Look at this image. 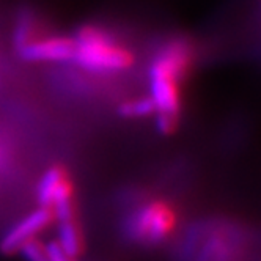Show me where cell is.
Here are the masks:
<instances>
[{
	"label": "cell",
	"instance_id": "obj_3",
	"mask_svg": "<svg viewBox=\"0 0 261 261\" xmlns=\"http://www.w3.org/2000/svg\"><path fill=\"white\" fill-rule=\"evenodd\" d=\"M178 223L176 208L164 198H150L136 204L124 219L127 239L136 244L153 247L167 241Z\"/></svg>",
	"mask_w": 261,
	"mask_h": 261
},
{
	"label": "cell",
	"instance_id": "obj_6",
	"mask_svg": "<svg viewBox=\"0 0 261 261\" xmlns=\"http://www.w3.org/2000/svg\"><path fill=\"white\" fill-rule=\"evenodd\" d=\"M55 222V216L49 208H36L35 211L29 213L25 217L17 220L14 225L4 234L0 239V253L4 255H14L17 253L24 244L29 241L36 239L43 230Z\"/></svg>",
	"mask_w": 261,
	"mask_h": 261
},
{
	"label": "cell",
	"instance_id": "obj_9",
	"mask_svg": "<svg viewBox=\"0 0 261 261\" xmlns=\"http://www.w3.org/2000/svg\"><path fill=\"white\" fill-rule=\"evenodd\" d=\"M19 252L24 255L27 261H52L49 250H47V244H43L38 239L29 241L27 244L22 246Z\"/></svg>",
	"mask_w": 261,
	"mask_h": 261
},
{
	"label": "cell",
	"instance_id": "obj_2",
	"mask_svg": "<svg viewBox=\"0 0 261 261\" xmlns=\"http://www.w3.org/2000/svg\"><path fill=\"white\" fill-rule=\"evenodd\" d=\"M72 63L93 74H118L133 68L136 57L110 30L87 24L72 36Z\"/></svg>",
	"mask_w": 261,
	"mask_h": 261
},
{
	"label": "cell",
	"instance_id": "obj_10",
	"mask_svg": "<svg viewBox=\"0 0 261 261\" xmlns=\"http://www.w3.org/2000/svg\"><path fill=\"white\" fill-rule=\"evenodd\" d=\"M47 250H49V255H50L52 261H77L76 258L68 256V255L62 250V247L57 244V241L49 242V244H47Z\"/></svg>",
	"mask_w": 261,
	"mask_h": 261
},
{
	"label": "cell",
	"instance_id": "obj_5",
	"mask_svg": "<svg viewBox=\"0 0 261 261\" xmlns=\"http://www.w3.org/2000/svg\"><path fill=\"white\" fill-rule=\"evenodd\" d=\"M36 201L41 208L52 211L60 204L76 201L74 181L66 167L55 164L43 173L36 184Z\"/></svg>",
	"mask_w": 261,
	"mask_h": 261
},
{
	"label": "cell",
	"instance_id": "obj_1",
	"mask_svg": "<svg viewBox=\"0 0 261 261\" xmlns=\"http://www.w3.org/2000/svg\"><path fill=\"white\" fill-rule=\"evenodd\" d=\"M195 49L186 38L164 41L148 66L154 121L162 136L175 134L182 115V85L194 66Z\"/></svg>",
	"mask_w": 261,
	"mask_h": 261
},
{
	"label": "cell",
	"instance_id": "obj_7",
	"mask_svg": "<svg viewBox=\"0 0 261 261\" xmlns=\"http://www.w3.org/2000/svg\"><path fill=\"white\" fill-rule=\"evenodd\" d=\"M57 222H59L57 244L68 256L77 259V256H81L85 250V234H84L82 223L79 220V214L60 219Z\"/></svg>",
	"mask_w": 261,
	"mask_h": 261
},
{
	"label": "cell",
	"instance_id": "obj_4",
	"mask_svg": "<svg viewBox=\"0 0 261 261\" xmlns=\"http://www.w3.org/2000/svg\"><path fill=\"white\" fill-rule=\"evenodd\" d=\"M74 50L76 44L72 36L43 33L35 35L24 46L16 49L19 57L29 63H69Z\"/></svg>",
	"mask_w": 261,
	"mask_h": 261
},
{
	"label": "cell",
	"instance_id": "obj_8",
	"mask_svg": "<svg viewBox=\"0 0 261 261\" xmlns=\"http://www.w3.org/2000/svg\"><path fill=\"white\" fill-rule=\"evenodd\" d=\"M117 112L121 118L126 120H143L154 117V104L150 96H137L121 101Z\"/></svg>",
	"mask_w": 261,
	"mask_h": 261
}]
</instances>
